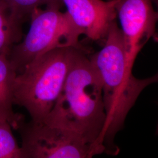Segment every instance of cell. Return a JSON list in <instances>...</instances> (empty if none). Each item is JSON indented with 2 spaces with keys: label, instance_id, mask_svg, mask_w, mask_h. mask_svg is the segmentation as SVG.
<instances>
[{
  "label": "cell",
  "instance_id": "obj_3",
  "mask_svg": "<svg viewBox=\"0 0 158 158\" xmlns=\"http://www.w3.org/2000/svg\"><path fill=\"white\" fill-rule=\"evenodd\" d=\"M82 46L54 48L28 64L15 77L14 105L25 108L33 122H43L62 91L76 52Z\"/></svg>",
  "mask_w": 158,
  "mask_h": 158
},
{
  "label": "cell",
  "instance_id": "obj_9",
  "mask_svg": "<svg viewBox=\"0 0 158 158\" xmlns=\"http://www.w3.org/2000/svg\"><path fill=\"white\" fill-rule=\"evenodd\" d=\"M23 38V24L13 18L6 3L0 0V55L8 57Z\"/></svg>",
  "mask_w": 158,
  "mask_h": 158
},
{
  "label": "cell",
  "instance_id": "obj_8",
  "mask_svg": "<svg viewBox=\"0 0 158 158\" xmlns=\"http://www.w3.org/2000/svg\"><path fill=\"white\" fill-rule=\"evenodd\" d=\"M17 74L8 57L0 55V119L8 121L15 130L23 121V115L13 110L14 85Z\"/></svg>",
  "mask_w": 158,
  "mask_h": 158
},
{
  "label": "cell",
  "instance_id": "obj_6",
  "mask_svg": "<svg viewBox=\"0 0 158 158\" xmlns=\"http://www.w3.org/2000/svg\"><path fill=\"white\" fill-rule=\"evenodd\" d=\"M115 10L127 59L134 66L138 53L155 35L158 12L153 8L152 0H118Z\"/></svg>",
  "mask_w": 158,
  "mask_h": 158
},
{
  "label": "cell",
  "instance_id": "obj_2",
  "mask_svg": "<svg viewBox=\"0 0 158 158\" xmlns=\"http://www.w3.org/2000/svg\"><path fill=\"white\" fill-rule=\"evenodd\" d=\"M83 46L76 52L62 90L43 122L71 130L105 153L106 113L102 85Z\"/></svg>",
  "mask_w": 158,
  "mask_h": 158
},
{
  "label": "cell",
  "instance_id": "obj_5",
  "mask_svg": "<svg viewBox=\"0 0 158 158\" xmlns=\"http://www.w3.org/2000/svg\"><path fill=\"white\" fill-rule=\"evenodd\" d=\"M17 130L23 158H90L104 153L73 131L44 122L23 121Z\"/></svg>",
  "mask_w": 158,
  "mask_h": 158
},
{
  "label": "cell",
  "instance_id": "obj_10",
  "mask_svg": "<svg viewBox=\"0 0 158 158\" xmlns=\"http://www.w3.org/2000/svg\"><path fill=\"white\" fill-rule=\"evenodd\" d=\"M11 12L13 18L17 22L23 24L31 13L40 6H63L61 0H2Z\"/></svg>",
  "mask_w": 158,
  "mask_h": 158
},
{
  "label": "cell",
  "instance_id": "obj_4",
  "mask_svg": "<svg viewBox=\"0 0 158 158\" xmlns=\"http://www.w3.org/2000/svg\"><path fill=\"white\" fill-rule=\"evenodd\" d=\"M60 6L37 8L31 14L28 32L13 47L8 58L17 74L48 51L66 46H80L82 32L74 24L68 12H62Z\"/></svg>",
  "mask_w": 158,
  "mask_h": 158
},
{
  "label": "cell",
  "instance_id": "obj_11",
  "mask_svg": "<svg viewBox=\"0 0 158 158\" xmlns=\"http://www.w3.org/2000/svg\"><path fill=\"white\" fill-rule=\"evenodd\" d=\"M0 158H23L21 147L12 134L10 123L0 119Z\"/></svg>",
  "mask_w": 158,
  "mask_h": 158
},
{
  "label": "cell",
  "instance_id": "obj_1",
  "mask_svg": "<svg viewBox=\"0 0 158 158\" xmlns=\"http://www.w3.org/2000/svg\"><path fill=\"white\" fill-rule=\"evenodd\" d=\"M102 85L106 123L103 136L105 153L119 152L114 143L125 119L142 91L158 81V75L146 79L135 77L126 53L122 32L116 21L111 24L102 49L89 57Z\"/></svg>",
  "mask_w": 158,
  "mask_h": 158
},
{
  "label": "cell",
  "instance_id": "obj_7",
  "mask_svg": "<svg viewBox=\"0 0 158 158\" xmlns=\"http://www.w3.org/2000/svg\"><path fill=\"white\" fill-rule=\"evenodd\" d=\"M118 0H61L74 24L89 39L104 40L117 17Z\"/></svg>",
  "mask_w": 158,
  "mask_h": 158
}]
</instances>
